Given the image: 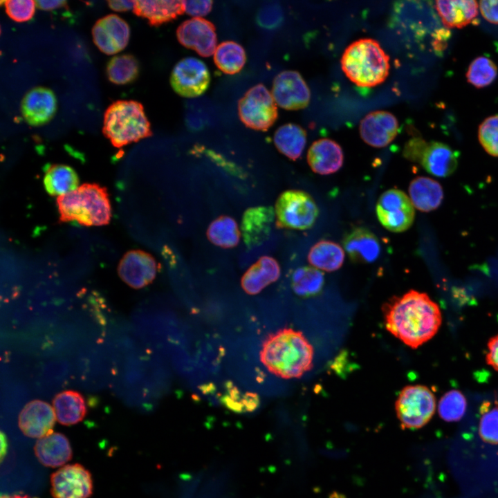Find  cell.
Masks as SVG:
<instances>
[{
    "label": "cell",
    "instance_id": "cell-1",
    "mask_svg": "<svg viewBox=\"0 0 498 498\" xmlns=\"http://www.w3.org/2000/svg\"><path fill=\"white\" fill-rule=\"evenodd\" d=\"M386 329L407 346L416 349L437 333L442 322L438 304L425 293L410 290L382 306Z\"/></svg>",
    "mask_w": 498,
    "mask_h": 498
},
{
    "label": "cell",
    "instance_id": "cell-2",
    "mask_svg": "<svg viewBox=\"0 0 498 498\" xmlns=\"http://www.w3.org/2000/svg\"><path fill=\"white\" fill-rule=\"evenodd\" d=\"M259 356L266 369L283 379L299 378L313 366V346L302 332L290 327L268 335Z\"/></svg>",
    "mask_w": 498,
    "mask_h": 498
},
{
    "label": "cell",
    "instance_id": "cell-3",
    "mask_svg": "<svg viewBox=\"0 0 498 498\" xmlns=\"http://www.w3.org/2000/svg\"><path fill=\"white\" fill-rule=\"evenodd\" d=\"M61 222H77L84 226L109 223L111 209L107 189L96 183H84L76 190L57 196Z\"/></svg>",
    "mask_w": 498,
    "mask_h": 498
},
{
    "label": "cell",
    "instance_id": "cell-4",
    "mask_svg": "<svg viewBox=\"0 0 498 498\" xmlns=\"http://www.w3.org/2000/svg\"><path fill=\"white\" fill-rule=\"evenodd\" d=\"M341 66L352 82L361 87H372L387 78L389 57L377 41L360 39L345 49Z\"/></svg>",
    "mask_w": 498,
    "mask_h": 498
},
{
    "label": "cell",
    "instance_id": "cell-5",
    "mask_svg": "<svg viewBox=\"0 0 498 498\" xmlns=\"http://www.w3.org/2000/svg\"><path fill=\"white\" fill-rule=\"evenodd\" d=\"M102 131L116 147H122L152 135L141 103L118 100L105 111Z\"/></svg>",
    "mask_w": 498,
    "mask_h": 498
},
{
    "label": "cell",
    "instance_id": "cell-6",
    "mask_svg": "<svg viewBox=\"0 0 498 498\" xmlns=\"http://www.w3.org/2000/svg\"><path fill=\"white\" fill-rule=\"evenodd\" d=\"M395 410L403 429H419L430 421L435 412V396L426 386H406L398 396Z\"/></svg>",
    "mask_w": 498,
    "mask_h": 498
},
{
    "label": "cell",
    "instance_id": "cell-7",
    "mask_svg": "<svg viewBox=\"0 0 498 498\" xmlns=\"http://www.w3.org/2000/svg\"><path fill=\"white\" fill-rule=\"evenodd\" d=\"M403 154L409 160L418 162L428 173L438 177L451 175L458 165V153L449 145L438 141L426 142L421 138L409 140Z\"/></svg>",
    "mask_w": 498,
    "mask_h": 498
},
{
    "label": "cell",
    "instance_id": "cell-8",
    "mask_svg": "<svg viewBox=\"0 0 498 498\" xmlns=\"http://www.w3.org/2000/svg\"><path fill=\"white\" fill-rule=\"evenodd\" d=\"M275 214L277 227L304 230L314 225L319 210L309 194L302 190H289L279 196Z\"/></svg>",
    "mask_w": 498,
    "mask_h": 498
},
{
    "label": "cell",
    "instance_id": "cell-9",
    "mask_svg": "<svg viewBox=\"0 0 498 498\" xmlns=\"http://www.w3.org/2000/svg\"><path fill=\"white\" fill-rule=\"evenodd\" d=\"M238 113L247 127L258 131L268 130L278 116L277 104L272 93L261 84L249 89L240 98Z\"/></svg>",
    "mask_w": 498,
    "mask_h": 498
},
{
    "label": "cell",
    "instance_id": "cell-10",
    "mask_svg": "<svg viewBox=\"0 0 498 498\" xmlns=\"http://www.w3.org/2000/svg\"><path fill=\"white\" fill-rule=\"evenodd\" d=\"M376 214L381 225L387 230L402 232L412 226L415 212L410 199L405 192L390 189L379 197Z\"/></svg>",
    "mask_w": 498,
    "mask_h": 498
},
{
    "label": "cell",
    "instance_id": "cell-11",
    "mask_svg": "<svg viewBox=\"0 0 498 498\" xmlns=\"http://www.w3.org/2000/svg\"><path fill=\"white\" fill-rule=\"evenodd\" d=\"M210 75L200 59L188 57L181 59L173 68L170 84L174 91L185 98H195L208 88Z\"/></svg>",
    "mask_w": 498,
    "mask_h": 498
},
{
    "label": "cell",
    "instance_id": "cell-12",
    "mask_svg": "<svg viewBox=\"0 0 498 498\" xmlns=\"http://www.w3.org/2000/svg\"><path fill=\"white\" fill-rule=\"evenodd\" d=\"M53 498H89L93 492V481L88 470L79 463L61 467L50 476Z\"/></svg>",
    "mask_w": 498,
    "mask_h": 498
},
{
    "label": "cell",
    "instance_id": "cell-13",
    "mask_svg": "<svg viewBox=\"0 0 498 498\" xmlns=\"http://www.w3.org/2000/svg\"><path fill=\"white\" fill-rule=\"evenodd\" d=\"M272 95L277 105L286 110L306 107L311 93L302 75L295 71H284L274 79Z\"/></svg>",
    "mask_w": 498,
    "mask_h": 498
},
{
    "label": "cell",
    "instance_id": "cell-14",
    "mask_svg": "<svg viewBox=\"0 0 498 498\" xmlns=\"http://www.w3.org/2000/svg\"><path fill=\"white\" fill-rule=\"evenodd\" d=\"M178 42L202 57H210L216 48L214 25L203 17H192L181 23L176 30Z\"/></svg>",
    "mask_w": 498,
    "mask_h": 498
},
{
    "label": "cell",
    "instance_id": "cell-15",
    "mask_svg": "<svg viewBox=\"0 0 498 498\" xmlns=\"http://www.w3.org/2000/svg\"><path fill=\"white\" fill-rule=\"evenodd\" d=\"M158 270V264L149 253L131 250L122 257L118 273L122 280L133 288H141L151 283Z\"/></svg>",
    "mask_w": 498,
    "mask_h": 498
},
{
    "label": "cell",
    "instance_id": "cell-16",
    "mask_svg": "<svg viewBox=\"0 0 498 498\" xmlns=\"http://www.w3.org/2000/svg\"><path fill=\"white\" fill-rule=\"evenodd\" d=\"M94 44L107 55H114L127 45L130 36L128 24L119 16L108 15L98 19L92 28Z\"/></svg>",
    "mask_w": 498,
    "mask_h": 498
},
{
    "label": "cell",
    "instance_id": "cell-17",
    "mask_svg": "<svg viewBox=\"0 0 498 498\" xmlns=\"http://www.w3.org/2000/svg\"><path fill=\"white\" fill-rule=\"evenodd\" d=\"M56 420L54 409L50 404L33 400L20 412L18 425L26 436L39 439L53 432Z\"/></svg>",
    "mask_w": 498,
    "mask_h": 498
},
{
    "label": "cell",
    "instance_id": "cell-18",
    "mask_svg": "<svg viewBox=\"0 0 498 498\" xmlns=\"http://www.w3.org/2000/svg\"><path fill=\"white\" fill-rule=\"evenodd\" d=\"M398 122L390 112L375 111L365 116L360 124L362 139L374 147H384L396 136Z\"/></svg>",
    "mask_w": 498,
    "mask_h": 498
},
{
    "label": "cell",
    "instance_id": "cell-19",
    "mask_svg": "<svg viewBox=\"0 0 498 498\" xmlns=\"http://www.w3.org/2000/svg\"><path fill=\"white\" fill-rule=\"evenodd\" d=\"M21 113L32 126H40L54 116L57 102L54 93L49 89L37 86L26 93L21 102Z\"/></svg>",
    "mask_w": 498,
    "mask_h": 498
},
{
    "label": "cell",
    "instance_id": "cell-20",
    "mask_svg": "<svg viewBox=\"0 0 498 498\" xmlns=\"http://www.w3.org/2000/svg\"><path fill=\"white\" fill-rule=\"evenodd\" d=\"M275 219L270 206H257L247 209L241 220V233L248 248L260 245L269 237Z\"/></svg>",
    "mask_w": 498,
    "mask_h": 498
},
{
    "label": "cell",
    "instance_id": "cell-21",
    "mask_svg": "<svg viewBox=\"0 0 498 498\" xmlns=\"http://www.w3.org/2000/svg\"><path fill=\"white\" fill-rule=\"evenodd\" d=\"M344 155L341 147L329 138H321L313 142L307 153V161L315 173L328 175L342 166Z\"/></svg>",
    "mask_w": 498,
    "mask_h": 498
},
{
    "label": "cell",
    "instance_id": "cell-22",
    "mask_svg": "<svg viewBox=\"0 0 498 498\" xmlns=\"http://www.w3.org/2000/svg\"><path fill=\"white\" fill-rule=\"evenodd\" d=\"M343 246L349 258L360 263H372L380 253L377 237L367 228L358 227L349 231L343 239Z\"/></svg>",
    "mask_w": 498,
    "mask_h": 498
},
{
    "label": "cell",
    "instance_id": "cell-23",
    "mask_svg": "<svg viewBox=\"0 0 498 498\" xmlns=\"http://www.w3.org/2000/svg\"><path fill=\"white\" fill-rule=\"evenodd\" d=\"M35 454L44 466L62 467L72 458V448L66 436L53 432L37 439L34 446Z\"/></svg>",
    "mask_w": 498,
    "mask_h": 498
},
{
    "label": "cell",
    "instance_id": "cell-24",
    "mask_svg": "<svg viewBox=\"0 0 498 498\" xmlns=\"http://www.w3.org/2000/svg\"><path fill=\"white\" fill-rule=\"evenodd\" d=\"M279 276L277 261L270 256H262L245 272L241 285L247 294L256 295L276 282Z\"/></svg>",
    "mask_w": 498,
    "mask_h": 498
},
{
    "label": "cell",
    "instance_id": "cell-25",
    "mask_svg": "<svg viewBox=\"0 0 498 498\" xmlns=\"http://www.w3.org/2000/svg\"><path fill=\"white\" fill-rule=\"evenodd\" d=\"M133 11L155 26L169 22L185 12L183 1L179 0L134 1Z\"/></svg>",
    "mask_w": 498,
    "mask_h": 498
},
{
    "label": "cell",
    "instance_id": "cell-26",
    "mask_svg": "<svg viewBox=\"0 0 498 498\" xmlns=\"http://www.w3.org/2000/svg\"><path fill=\"white\" fill-rule=\"evenodd\" d=\"M409 193L413 205L422 212L436 210L443 199L441 185L436 181L425 176L416 177L411 181Z\"/></svg>",
    "mask_w": 498,
    "mask_h": 498
},
{
    "label": "cell",
    "instance_id": "cell-27",
    "mask_svg": "<svg viewBox=\"0 0 498 498\" xmlns=\"http://www.w3.org/2000/svg\"><path fill=\"white\" fill-rule=\"evenodd\" d=\"M476 1H436V8L443 24L448 28H463L470 24L478 15Z\"/></svg>",
    "mask_w": 498,
    "mask_h": 498
},
{
    "label": "cell",
    "instance_id": "cell-28",
    "mask_svg": "<svg viewBox=\"0 0 498 498\" xmlns=\"http://www.w3.org/2000/svg\"><path fill=\"white\" fill-rule=\"evenodd\" d=\"M57 421L63 425H72L82 421L86 414L83 396L74 390L57 394L53 400Z\"/></svg>",
    "mask_w": 498,
    "mask_h": 498
},
{
    "label": "cell",
    "instance_id": "cell-29",
    "mask_svg": "<svg viewBox=\"0 0 498 498\" xmlns=\"http://www.w3.org/2000/svg\"><path fill=\"white\" fill-rule=\"evenodd\" d=\"M46 191L50 196H62L78 187L79 178L75 169L64 164L45 166L43 178Z\"/></svg>",
    "mask_w": 498,
    "mask_h": 498
},
{
    "label": "cell",
    "instance_id": "cell-30",
    "mask_svg": "<svg viewBox=\"0 0 498 498\" xmlns=\"http://www.w3.org/2000/svg\"><path fill=\"white\" fill-rule=\"evenodd\" d=\"M306 138V132L302 127L294 123H288L276 130L273 140L281 154L295 160L302 154Z\"/></svg>",
    "mask_w": 498,
    "mask_h": 498
},
{
    "label": "cell",
    "instance_id": "cell-31",
    "mask_svg": "<svg viewBox=\"0 0 498 498\" xmlns=\"http://www.w3.org/2000/svg\"><path fill=\"white\" fill-rule=\"evenodd\" d=\"M344 252L337 243L321 240L314 244L308 254V261L313 267L332 272L338 270L343 264Z\"/></svg>",
    "mask_w": 498,
    "mask_h": 498
},
{
    "label": "cell",
    "instance_id": "cell-32",
    "mask_svg": "<svg viewBox=\"0 0 498 498\" xmlns=\"http://www.w3.org/2000/svg\"><path fill=\"white\" fill-rule=\"evenodd\" d=\"M209 241L221 248L235 247L240 239V231L236 221L230 216L221 215L210 224L207 232Z\"/></svg>",
    "mask_w": 498,
    "mask_h": 498
},
{
    "label": "cell",
    "instance_id": "cell-33",
    "mask_svg": "<svg viewBox=\"0 0 498 498\" xmlns=\"http://www.w3.org/2000/svg\"><path fill=\"white\" fill-rule=\"evenodd\" d=\"M214 62L224 73L235 74L239 72L246 64V51L238 43L225 41L216 47L214 54Z\"/></svg>",
    "mask_w": 498,
    "mask_h": 498
},
{
    "label": "cell",
    "instance_id": "cell-34",
    "mask_svg": "<svg viewBox=\"0 0 498 498\" xmlns=\"http://www.w3.org/2000/svg\"><path fill=\"white\" fill-rule=\"evenodd\" d=\"M139 73V63L132 55L113 57L107 65V75L110 82L122 85L133 82Z\"/></svg>",
    "mask_w": 498,
    "mask_h": 498
},
{
    "label": "cell",
    "instance_id": "cell-35",
    "mask_svg": "<svg viewBox=\"0 0 498 498\" xmlns=\"http://www.w3.org/2000/svg\"><path fill=\"white\" fill-rule=\"evenodd\" d=\"M324 281V274L319 269L311 266H302L293 273L291 286L297 295L309 297L321 291Z\"/></svg>",
    "mask_w": 498,
    "mask_h": 498
},
{
    "label": "cell",
    "instance_id": "cell-36",
    "mask_svg": "<svg viewBox=\"0 0 498 498\" xmlns=\"http://www.w3.org/2000/svg\"><path fill=\"white\" fill-rule=\"evenodd\" d=\"M221 402L228 409L237 412L253 411L259 403L257 394L251 392H243L231 382L225 385Z\"/></svg>",
    "mask_w": 498,
    "mask_h": 498
},
{
    "label": "cell",
    "instance_id": "cell-37",
    "mask_svg": "<svg viewBox=\"0 0 498 498\" xmlns=\"http://www.w3.org/2000/svg\"><path fill=\"white\" fill-rule=\"evenodd\" d=\"M497 68L490 59L480 56L470 64L466 73L468 82L477 88L490 84L497 77Z\"/></svg>",
    "mask_w": 498,
    "mask_h": 498
},
{
    "label": "cell",
    "instance_id": "cell-38",
    "mask_svg": "<svg viewBox=\"0 0 498 498\" xmlns=\"http://www.w3.org/2000/svg\"><path fill=\"white\" fill-rule=\"evenodd\" d=\"M467 407L464 395L459 390L452 389L446 392L440 399L438 412L445 421H458L463 416Z\"/></svg>",
    "mask_w": 498,
    "mask_h": 498
},
{
    "label": "cell",
    "instance_id": "cell-39",
    "mask_svg": "<svg viewBox=\"0 0 498 498\" xmlns=\"http://www.w3.org/2000/svg\"><path fill=\"white\" fill-rule=\"evenodd\" d=\"M480 413L479 434L481 439L490 444H498V403L483 402Z\"/></svg>",
    "mask_w": 498,
    "mask_h": 498
},
{
    "label": "cell",
    "instance_id": "cell-40",
    "mask_svg": "<svg viewBox=\"0 0 498 498\" xmlns=\"http://www.w3.org/2000/svg\"><path fill=\"white\" fill-rule=\"evenodd\" d=\"M478 137L486 151L498 157V115L491 116L481 123Z\"/></svg>",
    "mask_w": 498,
    "mask_h": 498
},
{
    "label": "cell",
    "instance_id": "cell-41",
    "mask_svg": "<svg viewBox=\"0 0 498 498\" xmlns=\"http://www.w3.org/2000/svg\"><path fill=\"white\" fill-rule=\"evenodd\" d=\"M6 12L17 22L30 20L34 15L35 2L31 0H10L4 1Z\"/></svg>",
    "mask_w": 498,
    "mask_h": 498
},
{
    "label": "cell",
    "instance_id": "cell-42",
    "mask_svg": "<svg viewBox=\"0 0 498 498\" xmlns=\"http://www.w3.org/2000/svg\"><path fill=\"white\" fill-rule=\"evenodd\" d=\"M212 1H183L184 11L194 17H201L208 14L212 7Z\"/></svg>",
    "mask_w": 498,
    "mask_h": 498
},
{
    "label": "cell",
    "instance_id": "cell-43",
    "mask_svg": "<svg viewBox=\"0 0 498 498\" xmlns=\"http://www.w3.org/2000/svg\"><path fill=\"white\" fill-rule=\"evenodd\" d=\"M479 6L482 16L486 21L498 24V1H481Z\"/></svg>",
    "mask_w": 498,
    "mask_h": 498
},
{
    "label": "cell",
    "instance_id": "cell-44",
    "mask_svg": "<svg viewBox=\"0 0 498 498\" xmlns=\"http://www.w3.org/2000/svg\"><path fill=\"white\" fill-rule=\"evenodd\" d=\"M487 347L486 362L498 371V334L489 340Z\"/></svg>",
    "mask_w": 498,
    "mask_h": 498
},
{
    "label": "cell",
    "instance_id": "cell-45",
    "mask_svg": "<svg viewBox=\"0 0 498 498\" xmlns=\"http://www.w3.org/2000/svg\"><path fill=\"white\" fill-rule=\"evenodd\" d=\"M107 3L111 10L117 12L128 11L134 6V1L116 0L108 1Z\"/></svg>",
    "mask_w": 498,
    "mask_h": 498
},
{
    "label": "cell",
    "instance_id": "cell-46",
    "mask_svg": "<svg viewBox=\"0 0 498 498\" xmlns=\"http://www.w3.org/2000/svg\"><path fill=\"white\" fill-rule=\"evenodd\" d=\"M35 5L37 8L44 10H52L57 9L64 6H66V1H35Z\"/></svg>",
    "mask_w": 498,
    "mask_h": 498
},
{
    "label": "cell",
    "instance_id": "cell-47",
    "mask_svg": "<svg viewBox=\"0 0 498 498\" xmlns=\"http://www.w3.org/2000/svg\"><path fill=\"white\" fill-rule=\"evenodd\" d=\"M1 498H35L32 497L28 495H5L2 496Z\"/></svg>",
    "mask_w": 498,
    "mask_h": 498
}]
</instances>
